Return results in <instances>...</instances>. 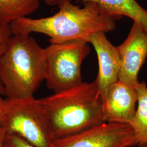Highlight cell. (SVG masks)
<instances>
[{"instance_id":"obj_1","label":"cell","mask_w":147,"mask_h":147,"mask_svg":"<svg viewBox=\"0 0 147 147\" xmlns=\"http://www.w3.org/2000/svg\"><path fill=\"white\" fill-rule=\"evenodd\" d=\"M84 4L80 7L74 5L71 0H59V11L53 16L38 19L28 17L13 22V34L41 33L49 37L50 44L74 40L88 42L89 37L96 33L115 30L118 18L109 14L94 2Z\"/></svg>"},{"instance_id":"obj_2","label":"cell","mask_w":147,"mask_h":147,"mask_svg":"<svg viewBox=\"0 0 147 147\" xmlns=\"http://www.w3.org/2000/svg\"><path fill=\"white\" fill-rule=\"evenodd\" d=\"M56 139L105 123L103 101L94 81L40 99Z\"/></svg>"},{"instance_id":"obj_3","label":"cell","mask_w":147,"mask_h":147,"mask_svg":"<svg viewBox=\"0 0 147 147\" xmlns=\"http://www.w3.org/2000/svg\"><path fill=\"white\" fill-rule=\"evenodd\" d=\"M45 48L30 35L13 34L0 58V81L8 98L32 97L45 78Z\"/></svg>"},{"instance_id":"obj_4","label":"cell","mask_w":147,"mask_h":147,"mask_svg":"<svg viewBox=\"0 0 147 147\" xmlns=\"http://www.w3.org/2000/svg\"><path fill=\"white\" fill-rule=\"evenodd\" d=\"M2 126L37 147H53L55 138L40 99L5 98Z\"/></svg>"},{"instance_id":"obj_5","label":"cell","mask_w":147,"mask_h":147,"mask_svg":"<svg viewBox=\"0 0 147 147\" xmlns=\"http://www.w3.org/2000/svg\"><path fill=\"white\" fill-rule=\"evenodd\" d=\"M90 51L88 42L78 40L50 44L45 48L47 88L56 93L82 83L81 65Z\"/></svg>"},{"instance_id":"obj_6","label":"cell","mask_w":147,"mask_h":147,"mask_svg":"<svg viewBox=\"0 0 147 147\" xmlns=\"http://www.w3.org/2000/svg\"><path fill=\"white\" fill-rule=\"evenodd\" d=\"M137 146L130 124L105 122L72 136L56 139L53 147H132Z\"/></svg>"},{"instance_id":"obj_7","label":"cell","mask_w":147,"mask_h":147,"mask_svg":"<svg viewBox=\"0 0 147 147\" xmlns=\"http://www.w3.org/2000/svg\"><path fill=\"white\" fill-rule=\"evenodd\" d=\"M120 59L119 81L136 88L138 74L147 57V33L134 22L126 39L117 47Z\"/></svg>"},{"instance_id":"obj_8","label":"cell","mask_w":147,"mask_h":147,"mask_svg":"<svg viewBox=\"0 0 147 147\" xmlns=\"http://www.w3.org/2000/svg\"><path fill=\"white\" fill-rule=\"evenodd\" d=\"M88 43L93 46L97 55L99 71L94 82L103 101L111 87L119 81V56L117 47L109 40L104 32L92 35Z\"/></svg>"},{"instance_id":"obj_9","label":"cell","mask_w":147,"mask_h":147,"mask_svg":"<svg viewBox=\"0 0 147 147\" xmlns=\"http://www.w3.org/2000/svg\"><path fill=\"white\" fill-rule=\"evenodd\" d=\"M136 88L120 81L109 89L103 100L105 122L130 124L137 110Z\"/></svg>"},{"instance_id":"obj_10","label":"cell","mask_w":147,"mask_h":147,"mask_svg":"<svg viewBox=\"0 0 147 147\" xmlns=\"http://www.w3.org/2000/svg\"><path fill=\"white\" fill-rule=\"evenodd\" d=\"M84 3L92 2L98 4L109 14L121 19L128 17L139 24L147 33V11L136 0H76Z\"/></svg>"},{"instance_id":"obj_11","label":"cell","mask_w":147,"mask_h":147,"mask_svg":"<svg viewBox=\"0 0 147 147\" xmlns=\"http://www.w3.org/2000/svg\"><path fill=\"white\" fill-rule=\"evenodd\" d=\"M40 0H0V24L11 25L37 11Z\"/></svg>"},{"instance_id":"obj_12","label":"cell","mask_w":147,"mask_h":147,"mask_svg":"<svg viewBox=\"0 0 147 147\" xmlns=\"http://www.w3.org/2000/svg\"><path fill=\"white\" fill-rule=\"evenodd\" d=\"M137 107L130 125L133 130L137 146L147 145V85L144 81L136 87Z\"/></svg>"},{"instance_id":"obj_13","label":"cell","mask_w":147,"mask_h":147,"mask_svg":"<svg viewBox=\"0 0 147 147\" xmlns=\"http://www.w3.org/2000/svg\"><path fill=\"white\" fill-rule=\"evenodd\" d=\"M13 35L11 25L0 24V58L5 53Z\"/></svg>"},{"instance_id":"obj_14","label":"cell","mask_w":147,"mask_h":147,"mask_svg":"<svg viewBox=\"0 0 147 147\" xmlns=\"http://www.w3.org/2000/svg\"><path fill=\"white\" fill-rule=\"evenodd\" d=\"M4 147H37L32 145L17 135L8 133L7 134Z\"/></svg>"},{"instance_id":"obj_15","label":"cell","mask_w":147,"mask_h":147,"mask_svg":"<svg viewBox=\"0 0 147 147\" xmlns=\"http://www.w3.org/2000/svg\"><path fill=\"white\" fill-rule=\"evenodd\" d=\"M7 134L5 128L3 126H0V147H4Z\"/></svg>"},{"instance_id":"obj_16","label":"cell","mask_w":147,"mask_h":147,"mask_svg":"<svg viewBox=\"0 0 147 147\" xmlns=\"http://www.w3.org/2000/svg\"><path fill=\"white\" fill-rule=\"evenodd\" d=\"M5 102V98L2 97V95L0 94V126H2V118L4 110V105Z\"/></svg>"},{"instance_id":"obj_17","label":"cell","mask_w":147,"mask_h":147,"mask_svg":"<svg viewBox=\"0 0 147 147\" xmlns=\"http://www.w3.org/2000/svg\"><path fill=\"white\" fill-rule=\"evenodd\" d=\"M47 5L50 6L57 5L59 0H42Z\"/></svg>"},{"instance_id":"obj_18","label":"cell","mask_w":147,"mask_h":147,"mask_svg":"<svg viewBox=\"0 0 147 147\" xmlns=\"http://www.w3.org/2000/svg\"><path fill=\"white\" fill-rule=\"evenodd\" d=\"M0 94L2 95H5V89L3 88V86L2 84L1 81H0Z\"/></svg>"},{"instance_id":"obj_19","label":"cell","mask_w":147,"mask_h":147,"mask_svg":"<svg viewBox=\"0 0 147 147\" xmlns=\"http://www.w3.org/2000/svg\"><path fill=\"white\" fill-rule=\"evenodd\" d=\"M137 147H147V145H138Z\"/></svg>"}]
</instances>
